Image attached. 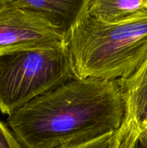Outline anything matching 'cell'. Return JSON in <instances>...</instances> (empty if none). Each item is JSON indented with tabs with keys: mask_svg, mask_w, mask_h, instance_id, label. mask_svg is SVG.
Masks as SVG:
<instances>
[{
	"mask_svg": "<svg viewBox=\"0 0 147 148\" xmlns=\"http://www.w3.org/2000/svg\"><path fill=\"white\" fill-rule=\"evenodd\" d=\"M127 121L119 81L75 77L8 116L25 148H72L115 132Z\"/></svg>",
	"mask_w": 147,
	"mask_h": 148,
	"instance_id": "1",
	"label": "cell"
},
{
	"mask_svg": "<svg viewBox=\"0 0 147 148\" xmlns=\"http://www.w3.org/2000/svg\"><path fill=\"white\" fill-rule=\"evenodd\" d=\"M66 44L76 77L126 79L147 56V15L110 24L89 16L85 8L68 32Z\"/></svg>",
	"mask_w": 147,
	"mask_h": 148,
	"instance_id": "2",
	"label": "cell"
},
{
	"mask_svg": "<svg viewBox=\"0 0 147 148\" xmlns=\"http://www.w3.org/2000/svg\"><path fill=\"white\" fill-rule=\"evenodd\" d=\"M76 77L66 42L0 56V112L10 116Z\"/></svg>",
	"mask_w": 147,
	"mask_h": 148,
	"instance_id": "3",
	"label": "cell"
},
{
	"mask_svg": "<svg viewBox=\"0 0 147 148\" xmlns=\"http://www.w3.org/2000/svg\"><path fill=\"white\" fill-rule=\"evenodd\" d=\"M66 42L65 37L36 13L0 0V56L15 50Z\"/></svg>",
	"mask_w": 147,
	"mask_h": 148,
	"instance_id": "4",
	"label": "cell"
},
{
	"mask_svg": "<svg viewBox=\"0 0 147 148\" xmlns=\"http://www.w3.org/2000/svg\"><path fill=\"white\" fill-rule=\"evenodd\" d=\"M88 0H15L19 7L30 10L66 37L83 13Z\"/></svg>",
	"mask_w": 147,
	"mask_h": 148,
	"instance_id": "5",
	"label": "cell"
},
{
	"mask_svg": "<svg viewBox=\"0 0 147 148\" xmlns=\"http://www.w3.org/2000/svg\"><path fill=\"white\" fill-rule=\"evenodd\" d=\"M127 108V121H133L140 130L147 126V56L126 79L119 81Z\"/></svg>",
	"mask_w": 147,
	"mask_h": 148,
	"instance_id": "6",
	"label": "cell"
},
{
	"mask_svg": "<svg viewBox=\"0 0 147 148\" xmlns=\"http://www.w3.org/2000/svg\"><path fill=\"white\" fill-rule=\"evenodd\" d=\"M86 13L102 23H123L147 15V0H88Z\"/></svg>",
	"mask_w": 147,
	"mask_h": 148,
	"instance_id": "7",
	"label": "cell"
},
{
	"mask_svg": "<svg viewBox=\"0 0 147 148\" xmlns=\"http://www.w3.org/2000/svg\"><path fill=\"white\" fill-rule=\"evenodd\" d=\"M129 121H127L122 127L115 132L109 133L98 139L72 148H120L126 136Z\"/></svg>",
	"mask_w": 147,
	"mask_h": 148,
	"instance_id": "8",
	"label": "cell"
},
{
	"mask_svg": "<svg viewBox=\"0 0 147 148\" xmlns=\"http://www.w3.org/2000/svg\"><path fill=\"white\" fill-rule=\"evenodd\" d=\"M0 148H25L11 129L0 120Z\"/></svg>",
	"mask_w": 147,
	"mask_h": 148,
	"instance_id": "9",
	"label": "cell"
},
{
	"mask_svg": "<svg viewBox=\"0 0 147 148\" xmlns=\"http://www.w3.org/2000/svg\"><path fill=\"white\" fill-rule=\"evenodd\" d=\"M140 131L139 127L133 121H129V126L126 136L120 148H137Z\"/></svg>",
	"mask_w": 147,
	"mask_h": 148,
	"instance_id": "10",
	"label": "cell"
},
{
	"mask_svg": "<svg viewBox=\"0 0 147 148\" xmlns=\"http://www.w3.org/2000/svg\"><path fill=\"white\" fill-rule=\"evenodd\" d=\"M137 148H147V129L140 131Z\"/></svg>",
	"mask_w": 147,
	"mask_h": 148,
	"instance_id": "11",
	"label": "cell"
},
{
	"mask_svg": "<svg viewBox=\"0 0 147 148\" xmlns=\"http://www.w3.org/2000/svg\"><path fill=\"white\" fill-rule=\"evenodd\" d=\"M146 129H147V126H146Z\"/></svg>",
	"mask_w": 147,
	"mask_h": 148,
	"instance_id": "12",
	"label": "cell"
}]
</instances>
